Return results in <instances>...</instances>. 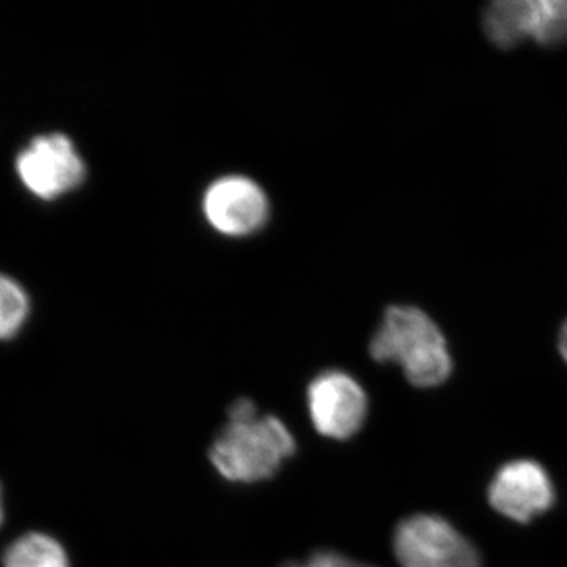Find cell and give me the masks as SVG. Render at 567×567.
Here are the masks:
<instances>
[{
	"instance_id": "1",
	"label": "cell",
	"mask_w": 567,
	"mask_h": 567,
	"mask_svg": "<svg viewBox=\"0 0 567 567\" xmlns=\"http://www.w3.org/2000/svg\"><path fill=\"white\" fill-rule=\"evenodd\" d=\"M371 357L377 363H394L412 385H442L453 372L446 339L424 311L415 306H391L371 339Z\"/></svg>"
},
{
	"instance_id": "2",
	"label": "cell",
	"mask_w": 567,
	"mask_h": 567,
	"mask_svg": "<svg viewBox=\"0 0 567 567\" xmlns=\"http://www.w3.org/2000/svg\"><path fill=\"white\" fill-rule=\"evenodd\" d=\"M297 450L292 432L278 416H257L229 424L213 442L210 461L230 483L254 484L270 480Z\"/></svg>"
},
{
	"instance_id": "3",
	"label": "cell",
	"mask_w": 567,
	"mask_h": 567,
	"mask_svg": "<svg viewBox=\"0 0 567 567\" xmlns=\"http://www.w3.org/2000/svg\"><path fill=\"white\" fill-rule=\"evenodd\" d=\"M393 546L402 567H483L476 547L439 516L405 518L395 528Z\"/></svg>"
},
{
	"instance_id": "4",
	"label": "cell",
	"mask_w": 567,
	"mask_h": 567,
	"mask_svg": "<svg viewBox=\"0 0 567 567\" xmlns=\"http://www.w3.org/2000/svg\"><path fill=\"white\" fill-rule=\"evenodd\" d=\"M17 173L33 196L54 200L84 182L85 163L65 134H41L18 155Z\"/></svg>"
},
{
	"instance_id": "5",
	"label": "cell",
	"mask_w": 567,
	"mask_h": 567,
	"mask_svg": "<svg viewBox=\"0 0 567 567\" xmlns=\"http://www.w3.org/2000/svg\"><path fill=\"white\" fill-rule=\"evenodd\" d=\"M308 410L316 431L327 439H352L368 416V395L352 375L322 372L308 386Z\"/></svg>"
},
{
	"instance_id": "6",
	"label": "cell",
	"mask_w": 567,
	"mask_h": 567,
	"mask_svg": "<svg viewBox=\"0 0 567 567\" xmlns=\"http://www.w3.org/2000/svg\"><path fill=\"white\" fill-rule=\"evenodd\" d=\"M555 486L543 465L535 461H514L495 473L488 487V502L505 517L528 524L555 505Z\"/></svg>"
},
{
	"instance_id": "7",
	"label": "cell",
	"mask_w": 567,
	"mask_h": 567,
	"mask_svg": "<svg viewBox=\"0 0 567 567\" xmlns=\"http://www.w3.org/2000/svg\"><path fill=\"white\" fill-rule=\"evenodd\" d=\"M204 215L213 229L227 237H246L268 218L264 189L245 175H226L204 194Z\"/></svg>"
},
{
	"instance_id": "8",
	"label": "cell",
	"mask_w": 567,
	"mask_h": 567,
	"mask_svg": "<svg viewBox=\"0 0 567 567\" xmlns=\"http://www.w3.org/2000/svg\"><path fill=\"white\" fill-rule=\"evenodd\" d=\"M529 17H532V0L492 2L484 11V32L495 47L511 50L524 43L525 40H532Z\"/></svg>"
},
{
	"instance_id": "9",
	"label": "cell",
	"mask_w": 567,
	"mask_h": 567,
	"mask_svg": "<svg viewBox=\"0 0 567 567\" xmlns=\"http://www.w3.org/2000/svg\"><path fill=\"white\" fill-rule=\"evenodd\" d=\"M3 567H71L69 554L47 533H25L3 551Z\"/></svg>"
},
{
	"instance_id": "10",
	"label": "cell",
	"mask_w": 567,
	"mask_h": 567,
	"mask_svg": "<svg viewBox=\"0 0 567 567\" xmlns=\"http://www.w3.org/2000/svg\"><path fill=\"white\" fill-rule=\"evenodd\" d=\"M532 40L543 47L567 43V0H532Z\"/></svg>"
},
{
	"instance_id": "11",
	"label": "cell",
	"mask_w": 567,
	"mask_h": 567,
	"mask_svg": "<svg viewBox=\"0 0 567 567\" xmlns=\"http://www.w3.org/2000/svg\"><path fill=\"white\" fill-rule=\"evenodd\" d=\"M28 293L9 276L0 275V341H10L20 333L29 317Z\"/></svg>"
},
{
	"instance_id": "12",
	"label": "cell",
	"mask_w": 567,
	"mask_h": 567,
	"mask_svg": "<svg viewBox=\"0 0 567 567\" xmlns=\"http://www.w3.org/2000/svg\"><path fill=\"white\" fill-rule=\"evenodd\" d=\"M281 567H369L360 565V563L353 561V559L344 557L341 554H334V551H317L306 563H287Z\"/></svg>"
},
{
	"instance_id": "13",
	"label": "cell",
	"mask_w": 567,
	"mask_h": 567,
	"mask_svg": "<svg viewBox=\"0 0 567 567\" xmlns=\"http://www.w3.org/2000/svg\"><path fill=\"white\" fill-rule=\"evenodd\" d=\"M257 416L259 415H257L256 404L249 399H238L229 406V421L233 423H244Z\"/></svg>"
},
{
	"instance_id": "14",
	"label": "cell",
	"mask_w": 567,
	"mask_h": 567,
	"mask_svg": "<svg viewBox=\"0 0 567 567\" xmlns=\"http://www.w3.org/2000/svg\"><path fill=\"white\" fill-rule=\"evenodd\" d=\"M558 349L561 357L565 358L567 363V320L563 323L561 330H559L558 336Z\"/></svg>"
},
{
	"instance_id": "15",
	"label": "cell",
	"mask_w": 567,
	"mask_h": 567,
	"mask_svg": "<svg viewBox=\"0 0 567 567\" xmlns=\"http://www.w3.org/2000/svg\"><path fill=\"white\" fill-rule=\"evenodd\" d=\"M3 518H6V503H3L2 484H0V527H2Z\"/></svg>"
}]
</instances>
